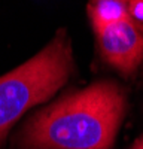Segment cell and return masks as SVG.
Returning <instances> with one entry per match:
<instances>
[{"label":"cell","instance_id":"1","mask_svg":"<svg viewBox=\"0 0 143 149\" xmlns=\"http://www.w3.org/2000/svg\"><path fill=\"white\" fill-rule=\"evenodd\" d=\"M124 112L121 86L95 82L34 113L19 133V148L112 149Z\"/></svg>","mask_w":143,"mask_h":149},{"label":"cell","instance_id":"4","mask_svg":"<svg viewBox=\"0 0 143 149\" xmlns=\"http://www.w3.org/2000/svg\"><path fill=\"white\" fill-rule=\"evenodd\" d=\"M88 17L95 34L121 22L128 17L127 3L119 0H97L88 5Z\"/></svg>","mask_w":143,"mask_h":149},{"label":"cell","instance_id":"6","mask_svg":"<svg viewBox=\"0 0 143 149\" xmlns=\"http://www.w3.org/2000/svg\"><path fill=\"white\" fill-rule=\"evenodd\" d=\"M131 149H143V137H142V139H139Z\"/></svg>","mask_w":143,"mask_h":149},{"label":"cell","instance_id":"5","mask_svg":"<svg viewBox=\"0 0 143 149\" xmlns=\"http://www.w3.org/2000/svg\"><path fill=\"white\" fill-rule=\"evenodd\" d=\"M127 10L128 17L133 19L136 24H142L143 26V2L142 0H133V2L127 3Z\"/></svg>","mask_w":143,"mask_h":149},{"label":"cell","instance_id":"3","mask_svg":"<svg viewBox=\"0 0 143 149\" xmlns=\"http://www.w3.org/2000/svg\"><path fill=\"white\" fill-rule=\"evenodd\" d=\"M103 58L124 74H131L143 61V34L127 18L97 34Z\"/></svg>","mask_w":143,"mask_h":149},{"label":"cell","instance_id":"2","mask_svg":"<svg viewBox=\"0 0 143 149\" xmlns=\"http://www.w3.org/2000/svg\"><path fill=\"white\" fill-rule=\"evenodd\" d=\"M73 70L69 37L58 31L42 51L12 72L0 76V145L17 119L67 82Z\"/></svg>","mask_w":143,"mask_h":149}]
</instances>
